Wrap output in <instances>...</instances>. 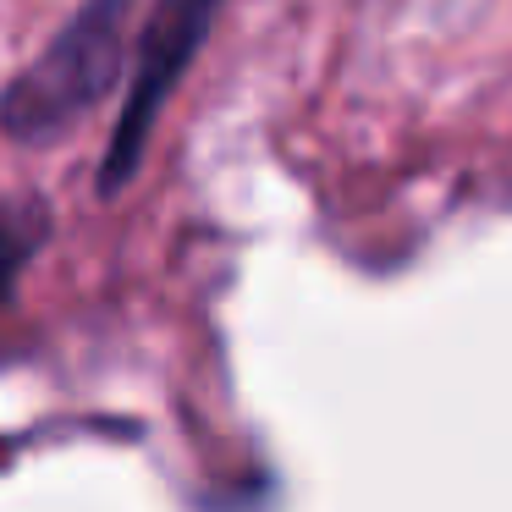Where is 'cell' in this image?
Listing matches in <instances>:
<instances>
[{
	"label": "cell",
	"instance_id": "cell-1",
	"mask_svg": "<svg viewBox=\"0 0 512 512\" xmlns=\"http://www.w3.org/2000/svg\"><path fill=\"white\" fill-rule=\"evenodd\" d=\"M127 23L133 0H83L61 34L12 83H0V133L23 149H45L111 100L127 83Z\"/></svg>",
	"mask_w": 512,
	"mask_h": 512
},
{
	"label": "cell",
	"instance_id": "cell-2",
	"mask_svg": "<svg viewBox=\"0 0 512 512\" xmlns=\"http://www.w3.org/2000/svg\"><path fill=\"white\" fill-rule=\"evenodd\" d=\"M226 0H155L144 17V34L133 50V78H127V105L111 127V144L100 160V199H122L133 177L144 171L149 138H155L160 111L171 105L177 83L199 61L204 39H210L215 17Z\"/></svg>",
	"mask_w": 512,
	"mask_h": 512
},
{
	"label": "cell",
	"instance_id": "cell-3",
	"mask_svg": "<svg viewBox=\"0 0 512 512\" xmlns=\"http://www.w3.org/2000/svg\"><path fill=\"white\" fill-rule=\"evenodd\" d=\"M56 232V210L39 193H17L0 204V303H12L23 270L39 259V248Z\"/></svg>",
	"mask_w": 512,
	"mask_h": 512
}]
</instances>
